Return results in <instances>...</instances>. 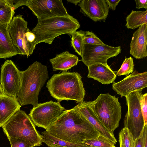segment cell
Masks as SVG:
<instances>
[{
  "instance_id": "1",
  "label": "cell",
  "mask_w": 147,
  "mask_h": 147,
  "mask_svg": "<svg viewBox=\"0 0 147 147\" xmlns=\"http://www.w3.org/2000/svg\"><path fill=\"white\" fill-rule=\"evenodd\" d=\"M53 136L73 143L98 137L100 134L76 107L65 110L63 114L45 130Z\"/></svg>"
},
{
  "instance_id": "2",
  "label": "cell",
  "mask_w": 147,
  "mask_h": 147,
  "mask_svg": "<svg viewBox=\"0 0 147 147\" xmlns=\"http://www.w3.org/2000/svg\"><path fill=\"white\" fill-rule=\"evenodd\" d=\"M20 74V86L16 99L21 106L32 105L35 107L38 104L39 92L49 78L47 66L35 61Z\"/></svg>"
},
{
  "instance_id": "3",
  "label": "cell",
  "mask_w": 147,
  "mask_h": 147,
  "mask_svg": "<svg viewBox=\"0 0 147 147\" xmlns=\"http://www.w3.org/2000/svg\"><path fill=\"white\" fill-rule=\"evenodd\" d=\"M82 78L78 72L62 71L54 74L46 87L51 96L59 102L72 100L79 103L84 101L85 94Z\"/></svg>"
},
{
  "instance_id": "4",
  "label": "cell",
  "mask_w": 147,
  "mask_h": 147,
  "mask_svg": "<svg viewBox=\"0 0 147 147\" xmlns=\"http://www.w3.org/2000/svg\"><path fill=\"white\" fill-rule=\"evenodd\" d=\"M80 27L78 20L69 14L38 19L31 31L35 36L34 45L41 42L51 44L56 37L64 34L69 35Z\"/></svg>"
},
{
  "instance_id": "5",
  "label": "cell",
  "mask_w": 147,
  "mask_h": 147,
  "mask_svg": "<svg viewBox=\"0 0 147 147\" xmlns=\"http://www.w3.org/2000/svg\"><path fill=\"white\" fill-rule=\"evenodd\" d=\"M102 124L113 135L119 124L121 107L118 97L109 93L100 94L93 101H87Z\"/></svg>"
},
{
  "instance_id": "6",
  "label": "cell",
  "mask_w": 147,
  "mask_h": 147,
  "mask_svg": "<svg viewBox=\"0 0 147 147\" xmlns=\"http://www.w3.org/2000/svg\"><path fill=\"white\" fill-rule=\"evenodd\" d=\"M2 127L8 138L25 140L34 147L41 146L43 142L40 134L30 117L20 109Z\"/></svg>"
},
{
  "instance_id": "7",
  "label": "cell",
  "mask_w": 147,
  "mask_h": 147,
  "mask_svg": "<svg viewBox=\"0 0 147 147\" xmlns=\"http://www.w3.org/2000/svg\"><path fill=\"white\" fill-rule=\"evenodd\" d=\"M27 25L22 16L18 15L13 17L9 24L8 30L12 43L19 54L28 57L32 54L36 46L35 36Z\"/></svg>"
},
{
  "instance_id": "8",
  "label": "cell",
  "mask_w": 147,
  "mask_h": 147,
  "mask_svg": "<svg viewBox=\"0 0 147 147\" xmlns=\"http://www.w3.org/2000/svg\"><path fill=\"white\" fill-rule=\"evenodd\" d=\"M142 92L135 91L125 96L128 110L124 119V127L127 128L135 140L141 135L144 126L140 105Z\"/></svg>"
},
{
  "instance_id": "9",
  "label": "cell",
  "mask_w": 147,
  "mask_h": 147,
  "mask_svg": "<svg viewBox=\"0 0 147 147\" xmlns=\"http://www.w3.org/2000/svg\"><path fill=\"white\" fill-rule=\"evenodd\" d=\"M65 110L60 102L50 100L38 103L30 110L29 115L35 125L46 130L57 120Z\"/></svg>"
},
{
  "instance_id": "10",
  "label": "cell",
  "mask_w": 147,
  "mask_h": 147,
  "mask_svg": "<svg viewBox=\"0 0 147 147\" xmlns=\"http://www.w3.org/2000/svg\"><path fill=\"white\" fill-rule=\"evenodd\" d=\"M121 51L120 46L114 47L105 44L103 45L84 44L80 61L87 67L98 63L107 65V60L116 57Z\"/></svg>"
},
{
  "instance_id": "11",
  "label": "cell",
  "mask_w": 147,
  "mask_h": 147,
  "mask_svg": "<svg viewBox=\"0 0 147 147\" xmlns=\"http://www.w3.org/2000/svg\"><path fill=\"white\" fill-rule=\"evenodd\" d=\"M0 84L5 95L16 98L21 84L20 71L11 60H6L1 66Z\"/></svg>"
},
{
  "instance_id": "12",
  "label": "cell",
  "mask_w": 147,
  "mask_h": 147,
  "mask_svg": "<svg viewBox=\"0 0 147 147\" xmlns=\"http://www.w3.org/2000/svg\"><path fill=\"white\" fill-rule=\"evenodd\" d=\"M26 6L38 20L69 14L61 0H28Z\"/></svg>"
},
{
  "instance_id": "13",
  "label": "cell",
  "mask_w": 147,
  "mask_h": 147,
  "mask_svg": "<svg viewBox=\"0 0 147 147\" xmlns=\"http://www.w3.org/2000/svg\"><path fill=\"white\" fill-rule=\"evenodd\" d=\"M147 87V72L139 73L135 71L122 80L114 82L112 89L121 97H125L135 91L142 92Z\"/></svg>"
},
{
  "instance_id": "14",
  "label": "cell",
  "mask_w": 147,
  "mask_h": 147,
  "mask_svg": "<svg viewBox=\"0 0 147 147\" xmlns=\"http://www.w3.org/2000/svg\"><path fill=\"white\" fill-rule=\"evenodd\" d=\"M80 12L94 21L105 22L109 8L105 0H82Z\"/></svg>"
},
{
  "instance_id": "15",
  "label": "cell",
  "mask_w": 147,
  "mask_h": 147,
  "mask_svg": "<svg viewBox=\"0 0 147 147\" xmlns=\"http://www.w3.org/2000/svg\"><path fill=\"white\" fill-rule=\"evenodd\" d=\"M147 24L142 25L133 33L130 44V54L136 59L147 56Z\"/></svg>"
},
{
  "instance_id": "16",
  "label": "cell",
  "mask_w": 147,
  "mask_h": 147,
  "mask_svg": "<svg viewBox=\"0 0 147 147\" xmlns=\"http://www.w3.org/2000/svg\"><path fill=\"white\" fill-rule=\"evenodd\" d=\"M76 106L79 111L87 119L100 135L116 144L117 140L114 136L102 124L89 106L87 101H83L81 102Z\"/></svg>"
},
{
  "instance_id": "17",
  "label": "cell",
  "mask_w": 147,
  "mask_h": 147,
  "mask_svg": "<svg viewBox=\"0 0 147 147\" xmlns=\"http://www.w3.org/2000/svg\"><path fill=\"white\" fill-rule=\"evenodd\" d=\"M88 73L87 77L96 80L102 84L114 83L117 77L115 72L108 65L98 63L88 66Z\"/></svg>"
},
{
  "instance_id": "18",
  "label": "cell",
  "mask_w": 147,
  "mask_h": 147,
  "mask_svg": "<svg viewBox=\"0 0 147 147\" xmlns=\"http://www.w3.org/2000/svg\"><path fill=\"white\" fill-rule=\"evenodd\" d=\"M21 107L16 98L5 94L0 96V127L20 110Z\"/></svg>"
},
{
  "instance_id": "19",
  "label": "cell",
  "mask_w": 147,
  "mask_h": 147,
  "mask_svg": "<svg viewBox=\"0 0 147 147\" xmlns=\"http://www.w3.org/2000/svg\"><path fill=\"white\" fill-rule=\"evenodd\" d=\"M49 61L52 65L53 71L59 70L67 71L76 66L79 60L76 55L66 51L57 54L55 57L50 59Z\"/></svg>"
},
{
  "instance_id": "20",
  "label": "cell",
  "mask_w": 147,
  "mask_h": 147,
  "mask_svg": "<svg viewBox=\"0 0 147 147\" xmlns=\"http://www.w3.org/2000/svg\"><path fill=\"white\" fill-rule=\"evenodd\" d=\"M8 25L0 23V59L19 54L11 41L8 30Z\"/></svg>"
},
{
  "instance_id": "21",
  "label": "cell",
  "mask_w": 147,
  "mask_h": 147,
  "mask_svg": "<svg viewBox=\"0 0 147 147\" xmlns=\"http://www.w3.org/2000/svg\"><path fill=\"white\" fill-rule=\"evenodd\" d=\"M147 10L145 11L132 10L126 18L125 26L128 29H135L147 24Z\"/></svg>"
},
{
  "instance_id": "22",
  "label": "cell",
  "mask_w": 147,
  "mask_h": 147,
  "mask_svg": "<svg viewBox=\"0 0 147 147\" xmlns=\"http://www.w3.org/2000/svg\"><path fill=\"white\" fill-rule=\"evenodd\" d=\"M40 134L43 142L48 147L55 145L64 147H90L84 144L71 143L60 139L53 136L46 131L41 132Z\"/></svg>"
},
{
  "instance_id": "23",
  "label": "cell",
  "mask_w": 147,
  "mask_h": 147,
  "mask_svg": "<svg viewBox=\"0 0 147 147\" xmlns=\"http://www.w3.org/2000/svg\"><path fill=\"white\" fill-rule=\"evenodd\" d=\"M85 31H75L69 35L71 37V45L75 52L81 56L84 45L83 39Z\"/></svg>"
},
{
  "instance_id": "24",
  "label": "cell",
  "mask_w": 147,
  "mask_h": 147,
  "mask_svg": "<svg viewBox=\"0 0 147 147\" xmlns=\"http://www.w3.org/2000/svg\"><path fill=\"white\" fill-rule=\"evenodd\" d=\"M120 147H134L135 140L129 130L124 127L119 134Z\"/></svg>"
},
{
  "instance_id": "25",
  "label": "cell",
  "mask_w": 147,
  "mask_h": 147,
  "mask_svg": "<svg viewBox=\"0 0 147 147\" xmlns=\"http://www.w3.org/2000/svg\"><path fill=\"white\" fill-rule=\"evenodd\" d=\"M83 143L90 147H115L113 142L100 134L96 138L84 141Z\"/></svg>"
},
{
  "instance_id": "26",
  "label": "cell",
  "mask_w": 147,
  "mask_h": 147,
  "mask_svg": "<svg viewBox=\"0 0 147 147\" xmlns=\"http://www.w3.org/2000/svg\"><path fill=\"white\" fill-rule=\"evenodd\" d=\"M134 66L133 58L131 57L128 58L125 57L120 68L115 74L118 76L125 75L127 76L130 73L133 72Z\"/></svg>"
},
{
  "instance_id": "27",
  "label": "cell",
  "mask_w": 147,
  "mask_h": 147,
  "mask_svg": "<svg viewBox=\"0 0 147 147\" xmlns=\"http://www.w3.org/2000/svg\"><path fill=\"white\" fill-rule=\"evenodd\" d=\"M14 13V11L6 3L4 6L0 8V23L9 24L13 17Z\"/></svg>"
},
{
  "instance_id": "28",
  "label": "cell",
  "mask_w": 147,
  "mask_h": 147,
  "mask_svg": "<svg viewBox=\"0 0 147 147\" xmlns=\"http://www.w3.org/2000/svg\"><path fill=\"white\" fill-rule=\"evenodd\" d=\"M83 41L85 44L103 45L105 44L94 33L89 31H85Z\"/></svg>"
},
{
  "instance_id": "29",
  "label": "cell",
  "mask_w": 147,
  "mask_h": 147,
  "mask_svg": "<svg viewBox=\"0 0 147 147\" xmlns=\"http://www.w3.org/2000/svg\"><path fill=\"white\" fill-rule=\"evenodd\" d=\"M140 105L145 125H147V93L141 94Z\"/></svg>"
},
{
  "instance_id": "30",
  "label": "cell",
  "mask_w": 147,
  "mask_h": 147,
  "mask_svg": "<svg viewBox=\"0 0 147 147\" xmlns=\"http://www.w3.org/2000/svg\"><path fill=\"white\" fill-rule=\"evenodd\" d=\"M8 138L11 147H34L25 140L14 138Z\"/></svg>"
},
{
  "instance_id": "31",
  "label": "cell",
  "mask_w": 147,
  "mask_h": 147,
  "mask_svg": "<svg viewBox=\"0 0 147 147\" xmlns=\"http://www.w3.org/2000/svg\"><path fill=\"white\" fill-rule=\"evenodd\" d=\"M147 136V125H144L139 137L135 140L134 147H144L145 139Z\"/></svg>"
},
{
  "instance_id": "32",
  "label": "cell",
  "mask_w": 147,
  "mask_h": 147,
  "mask_svg": "<svg viewBox=\"0 0 147 147\" xmlns=\"http://www.w3.org/2000/svg\"><path fill=\"white\" fill-rule=\"evenodd\" d=\"M28 0H5L6 3L14 11L20 6L26 5Z\"/></svg>"
},
{
  "instance_id": "33",
  "label": "cell",
  "mask_w": 147,
  "mask_h": 147,
  "mask_svg": "<svg viewBox=\"0 0 147 147\" xmlns=\"http://www.w3.org/2000/svg\"><path fill=\"white\" fill-rule=\"evenodd\" d=\"M109 8L113 10H115L116 6L121 1V0H105Z\"/></svg>"
},
{
  "instance_id": "34",
  "label": "cell",
  "mask_w": 147,
  "mask_h": 147,
  "mask_svg": "<svg viewBox=\"0 0 147 147\" xmlns=\"http://www.w3.org/2000/svg\"><path fill=\"white\" fill-rule=\"evenodd\" d=\"M136 4V8L138 9L141 8H144L147 9V0H135Z\"/></svg>"
},
{
  "instance_id": "35",
  "label": "cell",
  "mask_w": 147,
  "mask_h": 147,
  "mask_svg": "<svg viewBox=\"0 0 147 147\" xmlns=\"http://www.w3.org/2000/svg\"><path fill=\"white\" fill-rule=\"evenodd\" d=\"M82 0H67L68 3H70L74 4L76 5L81 1Z\"/></svg>"
},
{
  "instance_id": "36",
  "label": "cell",
  "mask_w": 147,
  "mask_h": 147,
  "mask_svg": "<svg viewBox=\"0 0 147 147\" xmlns=\"http://www.w3.org/2000/svg\"><path fill=\"white\" fill-rule=\"evenodd\" d=\"M6 4L5 0H0V8L4 6Z\"/></svg>"
},
{
  "instance_id": "37",
  "label": "cell",
  "mask_w": 147,
  "mask_h": 147,
  "mask_svg": "<svg viewBox=\"0 0 147 147\" xmlns=\"http://www.w3.org/2000/svg\"><path fill=\"white\" fill-rule=\"evenodd\" d=\"M4 93L3 90L1 85L0 84V96L5 95Z\"/></svg>"
},
{
  "instance_id": "38",
  "label": "cell",
  "mask_w": 147,
  "mask_h": 147,
  "mask_svg": "<svg viewBox=\"0 0 147 147\" xmlns=\"http://www.w3.org/2000/svg\"><path fill=\"white\" fill-rule=\"evenodd\" d=\"M49 147H62V146H57V145H55V146H53Z\"/></svg>"
}]
</instances>
